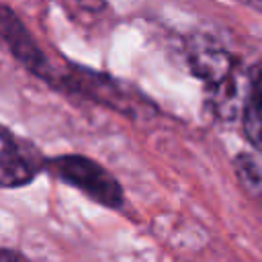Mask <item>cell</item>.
<instances>
[{
  "label": "cell",
  "mask_w": 262,
  "mask_h": 262,
  "mask_svg": "<svg viewBox=\"0 0 262 262\" xmlns=\"http://www.w3.org/2000/svg\"><path fill=\"white\" fill-rule=\"evenodd\" d=\"M51 86L66 88L131 119H147L156 113L154 104L135 88L123 84L121 80L104 72H96L84 66L70 63L66 70H55Z\"/></svg>",
  "instance_id": "obj_1"
},
{
  "label": "cell",
  "mask_w": 262,
  "mask_h": 262,
  "mask_svg": "<svg viewBox=\"0 0 262 262\" xmlns=\"http://www.w3.org/2000/svg\"><path fill=\"white\" fill-rule=\"evenodd\" d=\"M45 170L53 178L74 186L84 196L106 209H119L125 203V192L121 182L102 164H98L88 156L61 154L47 160Z\"/></svg>",
  "instance_id": "obj_2"
},
{
  "label": "cell",
  "mask_w": 262,
  "mask_h": 262,
  "mask_svg": "<svg viewBox=\"0 0 262 262\" xmlns=\"http://www.w3.org/2000/svg\"><path fill=\"white\" fill-rule=\"evenodd\" d=\"M45 162L35 143L0 125V188L31 184L45 170Z\"/></svg>",
  "instance_id": "obj_3"
},
{
  "label": "cell",
  "mask_w": 262,
  "mask_h": 262,
  "mask_svg": "<svg viewBox=\"0 0 262 262\" xmlns=\"http://www.w3.org/2000/svg\"><path fill=\"white\" fill-rule=\"evenodd\" d=\"M239 125L248 143L256 151H262V61L248 68V82L239 111Z\"/></svg>",
  "instance_id": "obj_4"
},
{
  "label": "cell",
  "mask_w": 262,
  "mask_h": 262,
  "mask_svg": "<svg viewBox=\"0 0 262 262\" xmlns=\"http://www.w3.org/2000/svg\"><path fill=\"white\" fill-rule=\"evenodd\" d=\"M233 170L242 188L254 199H262V151L237 154L233 160Z\"/></svg>",
  "instance_id": "obj_5"
},
{
  "label": "cell",
  "mask_w": 262,
  "mask_h": 262,
  "mask_svg": "<svg viewBox=\"0 0 262 262\" xmlns=\"http://www.w3.org/2000/svg\"><path fill=\"white\" fill-rule=\"evenodd\" d=\"M0 262H23V260L10 250H0Z\"/></svg>",
  "instance_id": "obj_6"
},
{
  "label": "cell",
  "mask_w": 262,
  "mask_h": 262,
  "mask_svg": "<svg viewBox=\"0 0 262 262\" xmlns=\"http://www.w3.org/2000/svg\"><path fill=\"white\" fill-rule=\"evenodd\" d=\"M237 2H242V4H246V6H250V8L258 10V12H262V0H237Z\"/></svg>",
  "instance_id": "obj_7"
}]
</instances>
